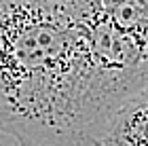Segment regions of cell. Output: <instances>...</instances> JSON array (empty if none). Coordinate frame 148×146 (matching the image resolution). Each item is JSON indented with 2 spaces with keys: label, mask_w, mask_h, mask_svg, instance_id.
<instances>
[{
  "label": "cell",
  "mask_w": 148,
  "mask_h": 146,
  "mask_svg": "<svg viewBox=\"0 0 148 146\" xmlns=\"http://www.w3.org/2000/svg\"><path fill=\"white\" fill-rule=\"evenodd\" d=\"M146 81L142 42L102 0H0V134L19 146H99Z\"/></svg>",
  "instance_id": "obj_1"
},
{
  "label": "cell",
  "mask_w": 148,
  "mask_h": 146,
  "mask_svg": "<svg viewBox=\"0 0 148 146\" xmlns=\"http://www.w3.org/2000/svg\"><path fill=\"white\" fill-rule=\"evenodd\" d=\"M99 146H148V81L116 108Z\"/></svg>",
  "instance_id": "obj_2"
}]
</instances>
